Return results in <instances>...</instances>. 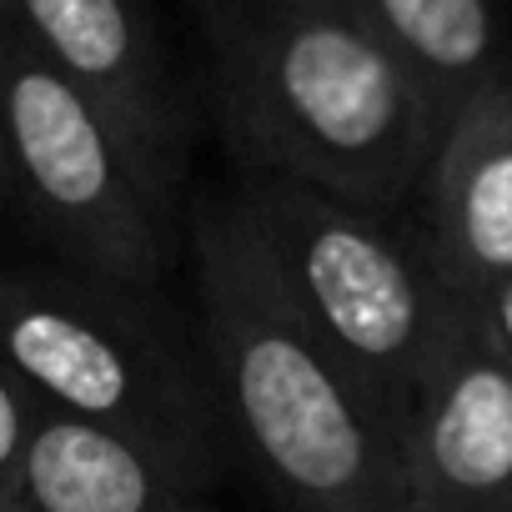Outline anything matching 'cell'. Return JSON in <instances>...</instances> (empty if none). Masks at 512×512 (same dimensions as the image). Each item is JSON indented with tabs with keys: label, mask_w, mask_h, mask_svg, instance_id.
Masks as SVG:
<instances>
[{
	"label": "cell",
	"mask_w": 512,
	"mask_h": 512,
	"mask_svg": "<svg viewBox=\"0 0 512 512\" xmlns=\"http://www.w3.org/2000/svg\"><path fill=\"white\" fill-rule=\"evenodd\" d=\"M201 111L236 176L402 211L442 106L352 0H196Z\"/></svg>",
	"instance_id": "1"
},
{
	"label": "cell",
	"mask_w": 512,
	"mask_h": 512,
	"mask_svg": "<svg viewBox=\"0 0 512 512\" xmlns=\"http://www.w3.org/2000/svg\"><path fill=\"white\" fill-rule=\"evenodd\" d=\"M191 312L231 457L282 512H407V422L287 302L231 196L186 226Z\"/></svg>",
	"instance_id": "2"
},
{
	"label": "cell",
	"mask_w": 512,
	"mask_h": 512,
	"mask_svg": "<svg viewBox=\"0 0 512 512\" xmlns=\"http://www.w3.org/2000/svg\"><path fill=\"white\" fill-rule=\"evenodd\" d=\"M0 357L41 412L131 447L191 492L216 497L236 462L196 312L166 287L61 262L0 267Z\"/></svg>",
	"instance_id": "3"
},
{
	"label": "cell",
	"mask_w": 512,
	"mask_h": 512,
	"mask_svg": "<svg viewBox=\"0 0 512 512\" xmlns=\"http://www.w3.org/2000/svg\"><path fill=\"white\" fill-rule=\"evenodd\" d=\"M231 206L307 327L407 422L462 302L437 282L417 226L282 176H236Z\"/></svg>",
	"instance_id": "4"
},
{
	"label": "cell",
	"mask_w": 512,
	"mask_h": 512,
	"mask_svg": "<svg viewBox=\"0 0 512 512\" xmlns=\"http://www.w3.org/2000/svg\"><path fill=\"white\" fill-rule=\"evenodd\" d=\"M0 131L16 216L51 262L131 287L171 282L176 251L186 246L176 226L181 186L16 26L0 31Z\"/></svg>",
	"instance_id": "5"
},
{
	"label": "cell",
	"mask_w": 512,
	"mask_h": 512,
	"mask_svg": "<svg viewBox=\"0 0 512 512\" xmlns=\"http://www.w3.org/2000/svg\"><path fill=\"white\" fill-rule=\"evenodd\" d=\"M11 26L81 86L111 126L181 186L201 101L181 81L151 0H6Z\"/></svg>",
	"instance_id": "6"
},
{
	"label": "cell",
	"mask_w": 512,
	"mask_h": 512,
	"mask_svg": "<svg viewBox=\"0 0 512 512\" xmlns=\"http://www.w3.org/2000/svg\"><path fill=\"white\" fill-rule=\"evenodd\" d=\"M407 512H512V357L472 307L407 407Z\"/></svg>",
	"instance_id": "7"
},
{
	"label": "cell",
	"mask_w": 512,
	"mask_h": 512,
	"mask_svg": "<svg viewBox=\"0 0 512 512\" xmlns=\"http://www.w3.org/2000/svg\"><path fill=\"white\" fill-rule=\"evenodd\" d=\"M407 216L452 302L482 307L512 287V76L442 121Z\"/></svg>",
	"instance_id": "8"
},
{
	"label": "cell",
	"mask_w": 512,
	"mask_h": 512,
	"mask_svg": "<svg viewBox=\"0 0 512 512\" xmlns=\"http://www.w3.org/2000/svg\"><path fill=\"white\" fill-rule=\"evenodd\" d=\"M21 507L26 512H221L216 497L161 477L131 447L51 412L41 417V432L31 442Z\"/></svg>",
	"instance_id": "9"
},
{
	"label": "cell",
	"mask_w": 512,
	"mask_h": 512,
	"mask_svg": "<svg viewBox=\"0 0 512 512\" xmlns=\"http://www.w3.org/2000/svg\"><path fill=\"white\" fill-rule=\"evenodd\" d=\"M372 31L417 71L442 116L512 76L507 0H352Z\"/></svg>",
	"instance_id": "10"
},
{
	"label": "cell",
	"mask_w": 512,
	"mask_h": 512,
	"mask_svg": "<svg viewBox=\"0 0 512 512\" xmlns=\"http://www.w3.org/2000/svg\"><path fill=\"white\" fill-rule=\"evenodd\" d=\"M41 402L26 392V382L0 357V507H16L26 487V462L31 442L41 432Z\"/></svg>",
	"instance_id": "11"
},
{
	"label": "cell",
	"mask_w": 512,
	"mask_h": 512,
	"mask_svg": "<svg viewBox=\"0 0 512 512\" xmlns=\"http://www.w3.org/2000/svg\"><path fill=\"white\" fill-rule=\"evenodd\" d=\"M472 312L487 322V332H492V337L502 342V352L512 357V287H502L497 297H487V302H482V307H472Z\"/></svg>",
	"instance_id": "12"
},
{
	"label": "cell",
	"mask_w": 512,
	"mask_h": 512,
	"mask_svg": "<svg viewBox=\"0 0 512 512\" xmlns=\"http://www.w3.org/2000/svg\"><path fill=\"white\" fill-rule=\"evenodd\" d=\"M0 216H16V201H11V161H6V131H0Z\"/></svg>",
	"instance_id": "13"
},
{
	"label": "cell",
	"mask_w": 512,
	"mask_h": 512,
	"mask_svg": "<svg viewBox=\"0 0 512 512\" xmlns=\"http://www.w3.org/2000/svg\"><path fill=\"white\" fill-rule=\"evenodd\" d=\"M11 26V6H6V0H0V31H6Z\"/></svg>",
	"instance_id": "14"
},
{
	"label": "cell",
	"mask_w": 512,
	"mask_h": 512,
	"mask_svg": "<svg viewBox=\"0 0 512 512\" xmlns=\"http://www.w3.org/2000/svg\"><path fill=\"white\" fill-rule=\"evenodd\" d=\"M0 512H21V502H16V507H0Z\"/></svg>",
	"instance_id": "15"
}]
</instances>
